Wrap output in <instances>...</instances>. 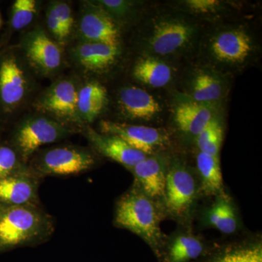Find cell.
I'll list each match as a JSON object with an SVG mask.
<instances>
[{
    "instance_id": "cell-1",
    "label": "cell",
    "mask_w": 262,
    "mask_h": 262,
    "mask_svg": "<svg viewBox=\"0 0 262 262\" xmlns=\"http://www.w3.org/2000/svg\"><path fill=\"white\" fill-rule=\"evenodd\" d=\"M166 218L163 204L146 195L136 184L116 202L113 223L142 239L157 255L161 254L167 237L161 222Z\"/></svg>"
},
{
    "instance_id": "cell-2",
    "label": "cell",
    "mask_w": 262,
    "mask_h": 262,
    "mask_svg": "<svg viewBox=\"0 0 262 262\" xmlns=\"http://www.w3.org/2000/svg\"><path fill=\"white\" fill-rule=\"evenodd\" d=\"M37 79L17 45L0 51V122L3 125L32 106L39 93Z\"/></svg>"
},
{
    "instance_id": "cell-3",
    "label": "cell",
    "mask_w": 262,
    "mask_h": 262,
    "mask_svg": "<svg viewBox=\"0 0 262 262\" xmlns=\"http://www.w3.org/2000/svg\"><path fill=\"white\" fill-rule=\"evenodd\" d=\"M55 228L54 219L42 205L0 206V254L44 244Z\"/></svg>"
},
{
    "instance_id": "cell-4",
    "label": "cell",
    "mask_w": 262,
    "mask_h": 262,
    "mask_svg": "<svg viewBox=\"0 0 262 262\" xmlns=\"http://www.w3.org/2000/svg\"><path fill=\"white\" fill-rule=\"evenodd\" d=\"M198 35L195 24L184 15L162 13L146 24L141 37V47L145 56H177L189 49Z\"/></svg>"
},
{
    "instance_id": "cell-5",
    "label": "cell",
    "mask_w": 262,
    "mask_h": 262,
    "mask_svg": "<svg viewBox=\"0 0 262 262\" xmlns=\"http://www.w3.org/2000/svg\"><path fill=\"white\" fill-rule=\"evenodd\" d=\"M202 196L195 170L179 158H168L163 206L166 218L189 225Z\"/></svg>"
},
{
    "instance_id": "cell-6",
    "label": "cell",
    "mask_w": 262,
    "mask_h": 262,
    "mask_svg": "<svg viewBox=\"0 0 262 262\" xmlns=\"http://www.w3.org/2000/svg\"><path fill=\"white\" fill-rule=\"evenodd\" d=\"M78 133L47 115L33 111L17 120L7 141L28 164L33 155L45 146L61 142Z\"/></svg>"
},
{
    "instance_id": "cell-7",
    "label": "cell",
    "mask_w": 262,
    "mask_h": 262,
    "mask_svg": "<svg viewBox=\"0 0 262 262\" xmlns=\"http://www.w3.org/2000/svg\"><path fill=\"white\" fill-rule=\"evenodd\" d=\"M100 157L87 146L58 144L37 151L28 166L37 178L72 177L93 170L98 166Z\"/></svg>"
},
{
    "instance_id": "cell-8",
    "label": "cell",
    "mask_w": 262,
    "mask_h": 262,
    "mask_svg": "<svg viewBox=\"0 0 262 262\" xmlns=\"http://www.w3.org/2000/svg\"><path fill=\"white\" fill-rule=\"evenodd\" d=\"M81 79L76 74L61 75L39 91L33 101V111L43 114L81 133L84 127L77 111Z\"/></svg>"
},
{
    "instance_id": "cell-9",
    "label": "cell",
    "mask_w": 262,
    "mask_h": 262,
    "mask_svg": "<svg viewBox=\"0 0 262 262\" xmlns=\"http://www.w3.org/2000/svg\"><path fill=\"white\" fill-rule=\"evenodd\" d=\"M17 46L38 79L54 80L63 75L68 65L64 48L52 39L40 24H34L22 33Z\"/></svg>"
},
{
    "instance_id": "cell-10",
    "label": "cell",
    "mask_w": 262,
    "mask_h": 262,
    "mask_svg": "<svg viewBox=\"0 0 262 262\" xmlns=\"http://www.w3.org/2000/svg\"><path fill=\"white\" fill-rule=\"evenodd\" d=\"M205 53L213 64L227 70L247 65L256 52L251 33L243 26H228L215 29L205 42Z\"/></svg>"
},
{
    "instance_id": "cell-11",
    "label": "cell",
    "mask_w": 262,
    "mask_h": 262,
    "mask_svg": "<svg viewBox=\"0 0 262 262\" xmlns=\"http://www.w3.org/2000/svg\"><path fill=\"white\" fill-rule=\"evenodd\" d=\"M65 51L67 63L82 80H96L98 76L108 73L122 57L121 46L103 43L75 40Z\"/></svg>"
},
{
    "instance_id": "cell-12",
    "label": "cell",
    "mask_w": 262,
    "mask_h": 262,
    "mask_svg": "<svg viewBox=\"0 0 262 262\" xmlns=\"http://www.w3.org/2000/svg\"><path fill=\"white\" fill-rule=\"evenodd\" d=\"M80 3L74 40L121 46V28L113 18L93 0Z\"/></svg>"
},
{
    "instance_id": "cell-13",
    "label": "cell",
    "mask_w": 262,
    "mask_h": 262,
    "mask_svg": "<svg viewBox=\"0 0 262 262\" xmlns=\"http://www.w3.org/2000/svg\"><path fill=\"white\" fill-rule=\"evenodd\" d=\"M98 127L99 132L118 136L146 156L158 154L170 144V136L161 128L111 120H101Z\"/></svg>"
},
{
    "instance_id": "cell-14",
    "label": "cell",
    "mask_w": 262,
    "mask_h": 262,
    "mask_svg": "<svg viewBox=\"0 0 262 262\" xmlns=\"http://www.w3.org/2000/svg\"><path fill=\"white\" fill-rule=\"evenodd\" d=\"M81 134L89 142V147L98 156L116 162L129 171L146 158V155L131 147L118 136L103 134L91 125L84 126Z\"/></svg>"
},
{
    "instance_id": "cell-15",
    "label": "cell",
    "mask_w": 262,
    "mask_h": 262,
    "mask_svg": "<svg viewBox=\"0 0 262 262\" xmlns=\"http://www.w3.org/2000/svg\"><path fill=\"white\" fill-rule=\"evenodd\" d=\"M40 179L28 168L0 179V206H18L41 204Z\"/></svg>"
},
{
    "instance_id": "cell-16",
    "label": "cell",
    "mask_w": 262,
    "mask_h": 262,
    "mask_svg": "<svg viewBox=\"0 0 262 262\" xmlns=\"http://www.w3.org/2000/svg\"><path fill=\"white\" fill-rule=\"evenodd\" d=\"M168 157L159 154L146 156L130 171L136 184L146 195L163 204L166 183Z\"/></svg>"
},
{
    "instance_id": "cell-17",
    "label": "cell",
    "mask_w": 262,
    "mask_h": 262,
    "mask_svg": "<svg viewBox=\"0 0 262 262\" xmlns=\"http://www.w3.org/2000/svg\"><path fill=\"white\" fill-rule=\"evenodd\" d=\"M117 104L122 117L129 120L150 121L158 116L162 110L152 95L134 85L125 86L119 90Z\"/></svg>"
},
{
    "instance_id": "cell-18",
    "label": "cell",
    "mask_w": 262,
    "mask_h": 262,
    "mask_svg": "<svg viewBox=\"0 0 262 262\" xmlns=\"http://www.w3.org/2000/svg\"><path fill=\"white\" fill-rule=\"evenodd\" d=\"M187 91L192 101L211 106L225 97L227 84L213 69L199 68L191 75Z\"/></svg>"
},
{
    "instance_id": "cell-19",
    "label": "cell",
    "mask_w": 262,
    "mask_h": 262,
    "mask_svg": "<svg viewBox=\"0 0 262 262\" xmlns=\"http://www.w3.org/2000/svg\"><path fill=\"white\" fill-rule=\"evenodd\" d=\"M110 102L108 91L96 80L81 79L77 95V111L82 124L91 125L101 116Z\"/></svg>"
},
{
    "instance_id": "cell-20",
    "label": "cell",
    "mask_w": 262,
    "mask_h": 262,
    "mask_svg": "<svg viewBox=\"0 0 262 262\" xmlns=\"http://www.w3.org/2000/svg\"><path fill=\"white\" fill-rule=\"evenodd\" d=\"M164 248L167 262H189L204 253L206 244L201 236L187 228L168 236Z\"/></svg>"
},
{
    "instance_id": "cell-21",
    "label": "cell",
    "mask_w": 262,
    "mask_h": 262,
    "mask_svg": "<svg viewBox=\"0 0 262 262\" xmlns=\"http://www.w3.org/2000/svg\"><path fill=\"white\" fill-rule=\"evenodd\" d=\"M174 119L183 134L196 138L216 118L211 106L189 100L179 103L176 108Z\"/></svg>"
},
{
    "instance_id": "cell-22",
    "label": "cell",
    "mask_w": 262,
    "mask_h": 262,
    "mask_svg": "<svg viewBox=\"0 0 262 262\" xmlns=\"http://www.w3.org/2000/svg\"><path fill=\"white\" fill-rule=\"evenodd\" d=\"M195 173L202 196H218L227 194L224 185L220 156L198 151L196 155Z\"/></svg>"
},
{
    "instance_id": "cell-23",
    "label": "cell",
    "mask_w": 262,
    "mask_h": 262,
    "mask_svg": "<svg viewBox=\"0 0 262 262\" xmlns=\"http://www.w3.org/2000/svg\"><path fill=\"white\" fill-rule=\"evenodd\" d=\"M42 2L38 0H15L10 10L8 28L0 38V51L8 47L14 33L21 32L34 25L40 12Z\"/></svg>"
},
{
    "instance_id": "cell-24",
    "label": "cell",
    "mask_w": 262,
    "mask_h": 262,
    "mask_svg": "<svg viewBox=\"0 0 262 262\" xmlns=\"http://www.w3.org/2000/svg\"><path fill=\"white\" fill-rule=\"evenodd\" d=\"M205 222L225 234H232L238 230L239 221L235 206L227 194L215 196L205 213Z\"/></svg>"
},
{
    "instance_id": "cell-25",
    "label": "cell",
    "mask_w": 262,
    "mask_h": 262,
    "mask_svg": "<svg viewBox=\"0 0 262 262\" xmlns=\"http://www.w3.org/2000/svg\"><path fill=\"white\" fill-rule=\"evenodd\" d=\"M202 262H262L261 241L251 237L224 245Z\"/></svg>"
},
{
    "instance_id": "cell-26",
    "label": "cell",
    "mask_w": 262,
    "mask_h": 262,
    "mask_svg": "<svg viewBox=\"0 0 262 262\" xmlns=\"http://www.w3.org/2000/svg\"><path fill=\"white\" fill-rule=\"evenodd\" d=\"M132 75L141 83L159 89L171 82L173 70L168 63L160 58L144 56L136 61Z\"/></svg>"
},
{
    "instance_id": "cell-27",
    "label": "cell",
    "mask_w": 262,
    "mask_h": 262,
    "mask_svg": "<svg viewBox=\"0 0 262 262\" xmlns=\"http://www.w3.org/2000/svg\"><path fill=\"white\" fill-rule=\"evenodd\" d=\"M121 28L134 20L137 14L139 3L130 0H93Z\"/></svg>"
},
{
    "instance_id": "cell-28",
    "label": "cell",
    "mask_w": 262,
    "mask_h": 262,
    "mask_svg": "<svg viewBox=\"0 0 262 262\" xmlns=\"http://www.w3.org/2000/svg\"><path fill=\"white\" fill-rule=\"evenodd\" d=\"M223 139V127L215 119L196 136L198 151L213 156H220Z\"/></svg>"
},
{
    "instance_id": "cell-29",
    "label": "cell",
    "mask_w": 262,
    "mask_h": 262,
    "mask_svg": "<svg viewBox=\"0 0 262 262\" xmlns=\"http://www.w3.org/2000/svg\"><path fill=\"white\" fill-rule=\"evenodd\" d=\"M28 168L16 150L7 141L0 139V179Z\"/></svg>"
},
{
    "instance_id": "cell-30",
    "label": "cell",
    "mask_w": 262,
    "mask_h": 262,
    "mask_svg": "<svg viewBox=\"0 0 262 262\" xmlns=\"http://www.w3.org/2000/svg\"><path fill=\"white\" fill-rule=\"evenodd\" d=\"M48 4L51 5L55 15L61 23L66 37L71 44L75 39L76 27V16L72 4L70 2L63 0H53L50 1Z\"/></svg>"
},
{
    "instance_id": "cell-31",
    "label": "cell",
    "mask_w": 262,
    "mask_h": 262,
    "mask_svg": "<svg viewBox=\"0 0 262 262\" xmlns=\"http://www.w3.org/2000/svg\"><path fill=\"white\" fill-rule=\"evenodd\" d=\"M182 3L186 11L201 16L218 14L225 8L223 2L217 0H186Z\"/></svg>"
},
{
    "instance_id": "cell-32",
    "label": "cell",
    "mask_w": 262,
    "mask_h": 262,
    "mask_svg": "<svg viewBox=\"0 0 262 262\" xmlns=\"http://www.w3.org/2000/svg\"><path fill=\"white\" fill-rule=\"evenodd\" d=\"M3 128H4V125L0 122V139H1L2 132L3 131Z\"/></svg>"
},
{
    "instance_id": "cell-33",
    "label": "cell",
    "mask_w": 262,
    "mask_h": 262,
    "mask_svg": "<svg viewBox=\"0 0 262 262\" xmlns=\"http://www.w3.org/2000/svg\"><path fill=\"white\" fill-rule=\"evenodd\" d=\"M3 17H2L1 13H0V28H1L2 26H3Z\"/></svg>"
}]
</instances>
